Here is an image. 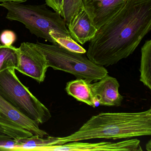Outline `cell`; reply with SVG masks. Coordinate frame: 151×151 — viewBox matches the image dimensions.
<instances>
[{"label": "cell", "mask_w": 151, "mask_h": 151, "mask_svg": "<svg viewBox=\"0 0 151 151\" xmlns=\"http://www.w3.org/2000/svg\"><path fill=\"white\" fill-rule=\"evenodd\" d=\"M17 141L6 135H0V151H20Z\"/></svg>", "instance_id": "obj_17"}, {"label": "cell", "mask_w": 151, "mask_h": 151, "mask_svg": "<svg viewBox=\"0 0 151 151\" xmlns=\"http://www.w3.org/2000/svg\"><path fill=\"white\" fill-rule=\"evenodd\" d=\"M65 90L68 95L78 101L93 108L99 105L94 99L90 83L84 79L77 78L76 80L68 82Z\"/></svg>", "instance_id": "obj_12"}, {"label": "cell", "mask_w": 151, "mask_h": 151, "mask_svg": "<svg viewBox=\"0 0 151 151\" xmlns=\"http://www.w3.org/2000/svg\"><path fill=\"white\" fill-rule=\"evenodd\" d=\"M128 0H83L84 9L99 29L115 16Z\"/></svg>", "instance_id": "obj_8"}, {"label": "cell", "mask_w": 151, "mask_h": 151, "mask_svg": "<svg viewBox=\"0 0 151 151\" xmlns=\"http://www.w3.org/2000/svg\"><path fill=\"white\" fill-rule=\"evenodd\" d=\"M50 35L54 41V45H59L65 49L75 52L82 54L86 52V50L71 37L55 33H51Z\"/></svg>", "instance_id": "obj_16"}, {"label": "cell", "mask_w": 151, "mask_h": 151, "mask_svg": "<svg viewBox=\"0 0 151 151\" xmlns=\"http://www.w3.org/2000/svg\"><path fill=\"white\" fill-rule=\"evenodd\" d=\"M151 29V0H128L120 11L98 29L86 55L108 67L133 53Z\"/></svg>", "instance_id": "obj_1"}, {"label": "cell", "mask_w": 151, "mask_h": 151, "mask_svg": "<svg viewBox=\"0 0 151 151\" xmlns=\"http://www.w3.org/2000/svg\"><path fill=\"white\" fill-rule=\"evenodd\" d=\"M0 114L1 116L15 123L33 135L41 137L48 136L47 132L40 128L39 124L25 115L0 95Z\"/></svg>", "instance_id": "obj_10"}, {"label": "cell", "mask_w": 151, "mask_h": 151, "mask_svg": "<svg viewBox=\"0 0 151 151\" xmlns=\"http://www.w3.org/2000/svg\"><path fill=\"white\" fill-rule=\"evenodd\" d=\"M140 80L151 90V40H146L141 49Z\"/></svg>", "instance_id": "obj_13"}, {"label": "cell", "mask_w": 151, "mask_h": 151, "mask_svg": "<svg viewBox=\"0 0 151 151\" xmlns=\"http://www.w3.org/2000/svg\"><path fill=\"white\" fill-rule=\"evenodd\" d=\"M28 0H0L1 3L6 2H13L16 3H23L27 1Z\"/></svg>", "instance_id": "obj_20"}, {"label": "cell", "mask_w": 151, "mask_h": 151, "mask_svg": "<svg viewBox=\"0 0 151 151\" xmlns=\"http://www.w3.org/2000/svg\"><path fill=\"white\" fill-rule=\"evenodd\" d=\"M98 81L93 83H90L95 101L102 106H121L123 97L119 93L120 85L117 79L107 75Z\"/></svg>", "instance_id": "obj_9"}, {"label": "cell", "mask_w": 151, "mask_h": 151, "mask_svg": "<svg viewBox=\"0 0 151 151\" xmlns=\"http://www.w3.org/2000/svg\"><path fill=\"white\" fill-rule=\"evenodd\" d=\"M17 63V48L0 45V72L10 68L15 69Z\"/></svg>", "instance_id": "obj_14"}, {"label": "cell", "mask_w": 151, "mask_h": 151, "mask_svg": "<svg viewBox=\"0 0 151 151\" xmlns=\"http://www.w3.org/2000/svg\"><path fill=\"white\" fill-rule=\"evenodd\" d=\"M146 149L147 151H151V140H149V141L147 143L146 145Z\"/></svg>", "instance_id": "obj_21"}, {"label": "cell", "mask_w": 151, "mask_h": 151, "mask_svg": "<svg viewBox=\"0 0 151 151\" xmlns=\"http://www.w3.org/2000/svg\"><path fill=\"white\" fill-rule=\"evenodd\" d=\"M83 8V0H63L61 16L65 21L67 26Z\"/></svg>", "instance_id": "obj_15"}, {"label": "cell", "mask_w": 151, "mask_h": 151, "mask_svg": "<svg viewBox=\"0 0 151 151\" xmlns=\"http://www.w3.org/2000/svg\"><path fill=\"white\" fill-rule=\"evenodd\" d=\"M31 43L45 56L48 67L72 74L89 83L100 80L108 73L105 67L95 64L85 54L69 51L58 45Z\"/></svg>", "instance_id": "obj_4"}, {"label": "cell", "mask_w": 151, "mask_h": 151, "mask_svg": "<svg viewBox=\"0 0 151 151\" xmlns=\"http://www.w3.org/2000/svg\"><path fill=\"white\" fill-rule=\"evenodd\" d=\"M0 6L7 11L6 18L22 23L32 34L55 44L51 33L71 37L66 23L60 14L53 12L46 5H24L13 2H3Z\"/></svg>", "instance_id": "obj_3"}, {"label": "cell", "mask_w": 151, "mask_h": 151, "mask_svg": "<svg viewBox=\"0 0 151 151\" xmlns=\"http://www.w3.org/2000/svg\"><path fill=\"white\" fill-rule=\"evenodd\" d=\"M17 55L18 63L15 70L38 83L44 82L49 68L45 55L29 42L21 44L17 48Z\"/></svg>", "instance_id": "obj_6"}, {"label": "cell", "mask_w": 151, "mask_h": 151, "mask_svg": "<svg viewBox=\"0 0 151 151\" xmlns=\"http://www.w3.org/2000/svg\"><path fill=\"white\" fill-rule=\"evenodd\" d=\"M16 39V35L13 31L6 30L0 35V42L4 45H12Z\"/></svg>", "instance_id": "obj_18"}, {"label": "cell", "mask_w": 151, "mask_h": 151, "mask_svg": "<svg viewBox=\"0 0 151 151\" xmlns=\"http://www.w3.org/2000/svg\"><path fill=\"white\" fill-rule=\"evenodd\" d=\"M1 117V114H0V118Z\"/></svg>", "instance_id": "obj_22"}, {"label": "cell", "mask_w": 151, "mask_h": 151, "mask_svg": "<svg viewBox=\"0 0 151 151\" xmlns=\"http://www.w3.org/2000/svg\"><path fill=\"white\" fill-rule=\"evenodd\" d=\"M67 26L71 37L81 45L89 42L98 30L84 7L79 10Z\"/></svg>", "instance_id": "obj_11"}, {"label": "cell", "mask_w": 151, "mask_h": 151, "mask_svg": "<svg viewBox=\"0 0 151 151\" xmlns=\"http://www.w3.org/2000/svg\"><path fill=\"white\" fill-rule=\"evenodd\" d=\"M46 5L52 9L54 11L61 14L63 0H45Z\"/></svg>", "instance_id": "obj_19"}, {"label": "cell", "mask_w": 151, "mask_h": 151, "mask_svg": "<svg viewBox=\"0 0 151 151\" xmlns=\"http://www.w3.org/2000/svg\"><path fill=\"white\" fill-rule=\"evenodd\" d=\"M45 151H142L140 141L137 139L113 143L100 142L90 143L73 141L63 145H55L43 148Z\"/></svg>", "instance_id": "obj_7"}, {"label": "cell", "mask_w": 151, "mask_h": 151, "mask_svg": "<svg viewBox=\"0 0 151 151\" xmlns=\"http://www.w3.org/2000/svg\"><path fill=\"white\" fill-rule=\"evenodd\" d=\"M0 95L40 124L52 117L50 110L22 83L14 68L0 72Z\"/></svg>", "instance_id": "obj_5"}, {"label": "cell", "mask_w": 151, "mask_h": 151, "mask_svg": "<svg viewBox=\"0 0 151 151\" xmlns=\"http://www.w3.org/2000/svg\"><path fill=\"white\" fill-rule=\"evenodd\" d=\"M151 135V109L139 112L101 113L76 132L56 137L57 145L93 139H128Z\"/></svg>", "instance_id": "obj_2"}]
</instances>
